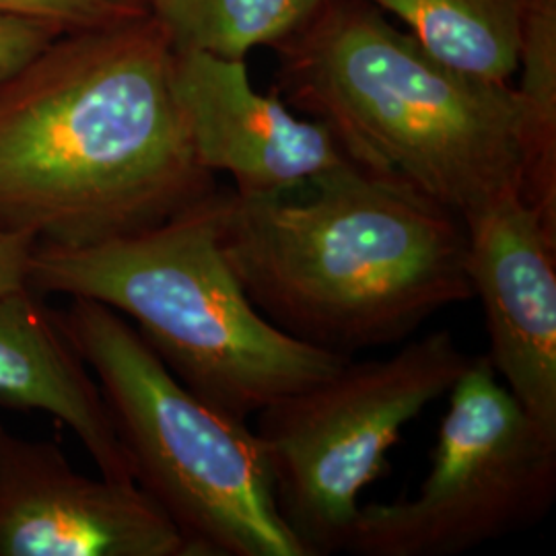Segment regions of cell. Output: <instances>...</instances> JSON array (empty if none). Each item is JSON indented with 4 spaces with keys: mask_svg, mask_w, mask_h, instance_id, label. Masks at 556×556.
I'll use <instances>...</instances> for the list:
<instances>
[{
    "mask_svg": "<svg viewBox=\"0 0 556 556\" xmlns=\"http://www.w3.org/2000/svg\"><path fill=\"white\" fill-rule=\"evenodd\" d=\"M174 91L200 165L231 176L239 197L291 194L349 161L326 124L258 93L243 60L174 50Z\"/></svg>",
    "mask_w": 556,
    "mask_h": 556,
    "instance_id": "cell-10",
    "label": "cell"
},
{
    "mask_svg": "<svg viewBox=\"0 0 556 556\" xmlns=\"http://www.w3.org/2000/svg\"><path fill=\"white\" fill-rule=\"evenodd\" d=\"M489 363L526 413L556 433V233L519 192L462 217Z\"/></svg>",
    "mask_w": 556,
    "mask_h": 556,
    "instance_id": "cell-9",
    "label": "cell"
},
{
    "mask_svg": "<svg viewBox=\"0 0 556 556\" xmlns=\"http://www.w3.org/2000/svg\"><path fill=\"white\" fill-rule=\"evenodd\" d=\"M217 190L149 11L60 34L0 80V229L80 248L155 227Z\"/></svg>",
    "mask_w": 556,
    "mask_h": 556,
    "instance_id": "cell-1",
    "label": "cell"
},
{
    "mask_svg": "<svg viewBox=\"0 0 556 556\" xmlns=\"http://www.w3.org/2000/svg\"><path fill=\"white\" fill-rule=\"evenodd\" d=\"M521 199L556 233V0H521Z\"/></svg>",
    "mask_w": 556,
    "mask_h": 556,
    "instance_id": "cell-13",
    "label": "cell"
},
{
    "mask_svg": "<svg viewBox=\"0 0 556 556\" xmlns=\"http://www.w3.org/2000/svg\"><path fill=\"white\" fill-rule=\"evenodd\" d=\"M556 498V433L472 357L450 390L431 470L417 495L358 507L344 553L456 556L530 528Z\"/></svg>",
    "mask_w": 556,
    "mask_h": 556,
    "instance_id": "cell-7",
    "label": "cell"
},
{
    "mask_svg": "<svg viewBox=\"0 0 556 556\" xmlns=\"http://www.w3.org/2000/svg\"><path fill=\"white\" fill-rule=\"evenodd\" d=\"M0 406L59 418L93 457L101 477L135 480L98 379L60 312L31 287L0 295Z\"/></svg>",
    "mask_w": 556,
    "mask_h": 556,
    "instance_id": "cell-11",
    "label": "cell"
},
{
    "mask_svg": "<svg viewBox=\"0 0 556 556\" xmlns=\"http://www.w3.org/2000/svg\"><path fill=\"white\" fill-rule=\"evenodd\" d=\"M38 241L0 229V295L29 287V266Z\"/></svg>",
    "mask_w": 556,
    "mask_h": 556,
    "instance_id": "cell-17",
    "label": "cell"
},
{
    "mask_svg": "<svg viewBox=\"0 0 556 556\" xmlns=\"http://www.w3.org/2000/svg\"><path fill=\"white\" fill-rule=\"evenodd\" d=\"M450 330L394 355L346 361L262 408L256 422L278 516L307 556L344 553L363 489L390 468L402 431L468 369Z\"/></svg>",
    "mask_w": 556,
    "mask_h": 556,
    "instance_id": "cell-6",
    "label": "cell"
},
{
    "mask_svg": "<svg viewBox=\"0 0 556 556\" xmlns=\"http://www.w3.org/2000/svg\"><path fill=\"white\" fill-rule=\"evenodd\" d=\"M137 2H140V4H144V7L149 9V11H153L155 7H160L163 0H137Z\"/></svg>",
    "mask_w": 556,
    "mask_h": 556,
    "instance_id": "cell-18",
    "label": "cell"
},
{
    "mask_svg": "<svg viewBox=\"0 0 556 556\" xmlns=\"http://www.w3.org/2000/svg\"><path fill=\"white\" fill-rule=\"evenodd\" d=\"M324 0H163L151 13L176 52L243 60L256 46H280L316 17Z\"/></svg>",
    "mask_w": 556,
    "mask_h": 556,
    "instance_id": "cell-14",
    "label": "cell"
},
{
    "mask_svg": "<svg viewBox=\"0 0 556 556\" xmlns=\"http://www.w3.org/2000/svg\"><path fill=\"white\" fill-rule=\"evenodd\" d=\"M0 556H192L135 480L85 477L59 445L0 422Z\"/></svg>",
    "mask_w": 556,
    "mask_h": 556,
    "instance_id": "cell-8",
    "label": "cell"
},
{
    "mask_svg": "<svg viewBox=\"0 0 556 556\" xmlns=\"http://www.w3.org/2000/svg\"><path fill=\"white\" fill-rule=\"evenodd\" d=\"M149 13L137 0H0V15L50 21L66 31L108 27Z\"/></svg>",
    "mask_w": 556,
    "mask_h": 556,
    "instance_id": "cell-15",
    "label": "cell"
},
{
    "mask_svg": "<svg viewBox=\"0 0 556 556\" xmlns=\"http://www.w3.org/2000/svg\"><path fill=\"white\" fill-rule=\"evenodd\" d=\"M100 383L135 482L192 556H307L278 516L258 435L192 394L128 319L91 299L60 312Z\"/></svg>",
    "mask_w": 556,
    "mask_h": 556,
    "instance_id": "cell-5",
    "label": "cell"
},
{
    "mask_svg": "<svg viewBox=\"0 0 556 556\" xmlns=\"http://www.w3.org/2000/svg\"><path fill=\"white\" fill-rule=\"evenodd\" d=\"M60 34L66 29L50 21L0 15V80L20 71Z\"/></svg>",
    "mask_w": 556,
    "mask_h": 556,
    "instance_id": "cell-16",
    "label": "cell"
},
{
    "mask_svg": "<svg viewBox=\"0 0 556 556\" xmlns=\"http://www.w3.org/2000/svg\"><path fill=\"white\" fill-rule=\"evenodd\" d=\"M217 190L132 236L38 243L29 287L108 305L192 394L248 422L351 357L285 334L252 305L220 250Z\"/></svg>",
    "mask_w": 556,
    "mask_h": 556,
    "instance_id": "cell-4",
    "label": "cell"
},
{
    "mask_svg": "<svg viewBox=\"0 0 556 556\" xmlns=\"http://www.w3.org/2000/svg\"><path fill=\"white\" fill-rule=\"evenodd\" d=\"M282 50L280 83L346 157L462 219L521 190L523 112L509 83L459 73L365 0H324Z\"/></svg>",
    "mask_w": 556,
    "mask_h": 556,
    "instance_id": "cell-3",
    "label": "cell"
},
{
    "mask_svg": "<svg viewBox=\"0 0 556 556\" xmlns=\"http://www.w3.org/2000/svg\"><path fill=\"white\" fill-rule=\"evenodd\" d=\"M307 186L303 200L217 190L220 250L285 334L351 357L475 299L456 213L351 160Z\"/></svg>",
    "mask_w": 556,
    "mask_h": 556,
    "instance_id": "cell-2",
    "label": "cell"
},
{
    "mask_svg": "<svg viewBox=\"0 0 556 556\" xmlns=\"http://www.w3.org/2000/svg\"><path fill=\"white\" fill-rule=\"evenodd\" d=\"M404 21L443 64L478 79L507 83L517 71L521 0H365Z\"/></svg>",
    "mask_w": 556,
    "mask_h": 556,
    "instance_id": "cell-12",
    "label": "cell"
}]
</instances>
